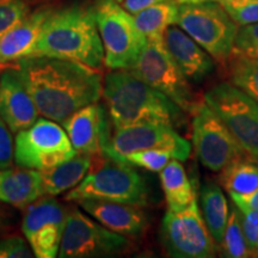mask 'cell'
Returning <instances> with one entry per match:
<instances>
[{
    "label": "cell",
    "instance_id": "obj_1",
    "mask_svg": "<svg viewBox=\"0 0 258 258\" xmlns=\"http://www.w3.org/2000/svg\"><path fill=\"white\" fill-rule=\"evenodd\" d=\"M10 67L17 71L38 114L56 123L102 97L101 74L76 61L36 55Z\"/></svg>",
    "mask_w": 258,
    "mask_h": 258
},
{
    "label": "cell",
    "instance_id": "obj_2",
    "mask_svg": "<svg viewBox=\"0 0 258 258\" xmlns=\"http://www.w3.org/2000/svg\"><path fill=\"white\" fill-rule=\"evenodd\" d=\"M76 61L92 70L104 64V48L97 28L95 8L72 5L51 10L30 56Z\"/></svg>",
    "mask_w": 258,
    "mask_h": 258
},
{
    "label": "cell",
    "instance_id": "obj_3",
    "mask_svg": "<svg viewBox=\"0 0 258 258\" xmlns=\"http://www.w3.org/2000/svg\"><path fill=\"white\" fill-rule=\"evenodd\" d=\"M102 96L115 129L145 123L180 128L185 123V111L175 102L125 70L106 74Z\"/></svg>",
    "mask_w": 258,
    "mask_h": 258
},
{
    "label": "cell",
    "instance_id": "obj_4",
    "mask_svg": "<svg viewBox=\"0 0 258 258\" xmlns=\"http://www.w3.org/2000/svg\"><path fill=\"white\" fill-rule=\"evenodd\" d=\"M105 158L96 165L92 161L86 176L66 194L64 200L73 202L103 200L140 207L146 206L148 190L143 177L129 164Z\"/></svg>",
    "mask_w": 258,
    "mask_h": 258
},
{
    "label": "cell",
    "instance_id": "obj_5",
    "mask_svg": "<svg viewBox=\"0 0 258 258\" xmlns=\"http://www.w3.org/2000/svg\"><path fill=\"white\" fill-rule=\"evenodd\" d=\"M176 24L214 60L231 59L239 25L218 2L180 3Z\"/></svg>",
    "mask_w": 258,
    "mask_h": 258
},
{
    "label": "cell",
    "instance_id": "obj_6",
    "mask_svg": "<svg viewBox=\"0 0 258 258\" xmlns=\"http://www.w3.org/2000/svg\"><path fill=\"white\" fill-rule=\"evenodd\" d=\"M95 17L104 48L105 66L110 70L131 69L147 43L133 15L115 0H99L95 6Z\"/></svg>",
    "mask_w": 258,
    "mask_h": 258
},
{
    "label": "cell",
    "instance_id": "obj_7",
    "mask_svg": "<svg viewBox=\"0 0 258 258\" xmlns=\"http://www.w3.org/2000/svg\"><path fill=\"white\" fill-rule=\"evenodd\" d=\"M125 71L169 97L183 111L191 112L199 102L190 82L167 51L163 37L147 38L146 46L137 62Z\"/></svg>",
    "mask_w": 258,
    "mask_h": 258
},
{
    "label": "cell",
    "instance_id": "obj_8",
    "mask_svg": "<svg viewBox=\"0 0 258 258\" xmlns=\"http://www.w3.org/2000/svg\"><path fill=\"white\" fill-rule=\"evenodd\" d=\"M247 156L258 159V102L234 84L219 83L203 96Z\"/></svg>",
    "mask_w": 258,
    "mask_h": 258
},
{
    "label": "cell",
    "instance_id": "obj_9",
    "mask_svg": "<svg viewBox=\"0 0 258 258\" xmlns=\"http://www.w3.org/2000/svg\"><path fill=\"white\" fill-rule=\"evenodd\" d=\"M74 156L77 152L63 128L46 117L16 135L14 159L21 167L43 171Z\"/></svg>",
    "mask_w": 258,
    "mask_h": 258
},
{
    "label": "cell",
    "instance_id": "obj_10",
    "mask_svg": "<svg viewBox=\"0 0 258 258\" xmlns=\"http://www.w3.org/2000/svg\"><path fill=\"white\" fill-rule=\"evenodd\" d=\"M160 237L171 257L211 258L217 253V243L203 220L198 196L184 211L167 209L161 221Z\"/></svg>",
    "mask_w": 258,
    "mask_h": 258
},
{
    "label": "cell",
    "instance_id": "obj_11",
    "mask_svg": "<svg viewBox=\"0 0 258 258\" xmlns=\"http://www.w3.org/2000/svg\"><path fill=\"white\" fill-rule=\"evenodd\" d=\"M192 146L206 169L220 172L232 161L247 156L231 132L205 101L198 102L191 112Z\"/></svg>",
    "mask_w": 258,
    "mask_h": 258
},
{
    "label": "cell",
    "instance_id": "obj_12",
    "mask_svg": "<svg viewBox=\"0 0 258 258\" xmlns=\"http://www.w3.org/2000/svg\"><path fill=\"white\" fill-rule=\"evenodd\" d=\"M131 246L127 237L115 233L78 208L69 211L61 239V258L108 257L124 252Z\"/></svg>",
    "mask_w": 258,
    "mask_h": 258
},
{
    "label": "cell",
    "instance_id": "obj_13",
    "mask_svg": "<svg viewBox=\"0 0 258 258\" xmlns=\"http://www.w3.org/2000/svg\"><path fill=\"white\" fill-rule=\"evenodd\" d=\"M145 150H163L173 159L185 161L191 153V144L176 128L161 123H145L115 129L103 156L122 161L128 154Z\"/></svg>",
    "mask_w": 258,
    "mask_h": 258
},
{
    "label": "cell",
    "instance_id": "obj_14",
    "mask_svg": "<svg viewBox=\"0 0 258 258\" xmlns=\"http://www.w3.org/2000/svg\"><path fill=\"white\" fill-rule=\"evenodd\" d=\"M24 209L22 231L34 256L56 257L69 211L53 196H42Z\"/></svg>",
    "mask_w": 258,
    "mask_h": 258
},
{
    "label": "cell",
    "instance_id": "obj_15",
    "mask_svg": "<svg viewBox=\"0 0 258 258\" xmlns=\"http://www.w3.org/2000/svg\"><path fill=\"white\" fill-rule=\"evenodd\" d=\"M77 154L101 157L111 137L108 114L98 102L83 106L62 123Z\"/></svg>",
    "mask_w": 258,
    "mask_h": 258
},
{
    "label": "cell",
    "instance_id": "obj_16",
    "mask_svg": "<svg viewBox=\"0 0 258 258\" xmlns=\"http://www.w3.org/2000/svg\"><path fill=\"white\" fill-rule=\"evenodd\" d=\"M0 117L17 134L36 122L38 110L14 67L0 70Z\"/></svg>",
    "mask_w": 258,
    "mask_h": 258
},
{
    "label": "cell",
    "instance_id": "obj_17",
    "mask_svg": "<svg viewBox=\"0 0 258 258\" xmlns=\"http://www.w3.org/2000/svg\"><path fill=\"white\" fill-rule=\"evenodd\" d=\"M163 41L172 60L190 83H202L214 72V59L179 27L167 28Z\"/></svg>",
    "mask_w": 258,
    "mask_h": 258
},
{
    "label": "cell",
    "instance_id": "obj_18",
    "mask_svg": "<svg viewBox=\"0 0 258 258\" xmlns=\"http://www.w3.org/2000/svg\"><path fill=\"white\" fill-rule=\"evenodd\" d=\"M78 203L99 224L123 237H141L147 230V217L140 206L103 200H82Z\"/></svg>",
    "mask_w": 258,
    "mask_h": 258
},
{
    "label": "cell",
    "instance_id": "obj_19",
    "mask_svg": "<svg viewBox=\"0 0 258 258\" xmlns=\"http://www.w3.org/2000/svg\"><path fill=\"white\" fill-rule=\"evenodd\" d=\"M51 9H41L28 15L23 21L0 37V70L12 66L18 60L30 56Z\"/></svg>",
    "mask_w": 258,
    "mask_h": 258
},
{
    "label": "cell",
    "instance_id": "obj_20",
    "mask_svg": "<svg viewBox=\"0 0 258 258\" xmlns=\"http://www.w3.org/2000/svg\"><path fill=\"white\" fill-rule=\"evenodd\" d=\"M40 171L17 167L0 169V201L17 208H25L42 198Z\"/></svg>",
    "mask_w": 258,
    "mask_h": 258
},
{
    "label": "cell",
    "instance_id": "obj_21",
    "mask_svg": "<svg viewBox=\"0 0 258 258\" xmlns=\"http://www.w3.org/2000/svg\"><path fill=\"white\" fill-rule=\"evenodd\" d=\"M92 158L77 154L59 165L40 171L43 195L57 196L78 185L91 167Z\"/></svg>",
    "mask_w": 258,
    "mask_h": 258
},
{
    "label": "cell",
    "instance_id": "obj_22",
    "mask_svg": "<svg viewBox=\"0 0 258 258\" xmlns=\"http://www.w3.org/2000/svg\"><path fill=\"white\" fill-rule=\"evenodd\" d=\"M160 182L169 211H184L194 198L198 196L196 185L189 179L185 169L178 159H171L160 171Z\"/></svg>",
    "mask_w": 258,
    "mask_h": 258
},
{
    "label": "cell",
    "instance_id": "obj_23",
    "mask_svg": "<svg viewBox=\"0 0 258 258\" xmlns=\"http://www.w3.org/2000/svg\"><path fill=\"white\" fill-rule=\"evenodd\" d=\"M203 220L217 245H220L230 215V205L224 191L214 182L203 183L200 189Z\"/></svg>",
    "mask_w": 258,
    "mask_h": 258
},
{
    "label": "cell",
    "instance_id": "obj_24",
    "mask_svg": "<svg viewBox=\"0 0 258 258\" xmlns=\"http://www.w3.org/2000/svg\"><path fill=\"white\" fill-rule=\"evenodd\" d=\"M220 183L228 194L247 195L258 189V159L238 158L220 171Z\"/></svg>",
    "mask_w": 258,
    "mask_h": 258
},
{
    "label": "cell",
    "instance_id": "obj_25",
    "mask_svg": "<svg viewBox=\"0 0 258 258\" xmlns=\"http://www.w3.org/2000/svg\"><path fill=\"white\" fill-rule=\"evenodd\" d=\"M178 5L176 2H164L148 6L133 15L135 24L147 38L163 37L166 29L176 24Z\"/></svg>",
    "mask_w": 258,
    "mask_h": 258
},
{
    "label": "cell",
    "instance_id": "obj_26",
    "mask_svg": "<svg viewBox=\"0 0 258 258\" xmlns=\"http://www.w3.org/2000/svg\"><path fill=\"white\" fill-rule=\"evenodd\" d=\"M219 246L221 247L225 257L245 258L251 256V253H252L249 245H247L243 226H241L240 209L234 203L230 207V215H228L224 238H222Z\"/></svg>",
    "mask_w": 258,
    "mask_h": 258
},
{
    "label": "cell",
    "instance_id": "obj_27",
    "mask_svg": "<svg viewBox=\"0 0 258 258\" xmlns=\"http://www.w3.org/2000/svg\"><path fill=\"white\" fill-rule=\"evenodd\" d=\"M232 84L258 102V57H231Z\"/></svg>",
    "mask_w": 258,
    "mask_h": 258
},
{
    "label": "cell",
    "instance_id": "obj_28",
    "mask_svg": "<svg viewBox=\"0 0 258 258\" xmlns=\"http://www.w3.org/2000/svg\"><path fill=\"white\" fill-rule=\"evenodd\" d=\"M171 159H173V157L166 151L145 150L128 154L122 159L121 163L129 164L132 166L143 167V169L152 171V172H160Z\"/></svg>",
    "mask_w": 258,
    "mask_h": 258
},
{
    "label": "cell",
    "instance_id": "obj_29",
    "mask_svg": "<svg viewBox=\"0 0 258 258\" xmlns=\"http://www.w3.org/2000/svg\"><path fill=\"white\" fill-rule=\"evenodd\" d=\"M214 2H218L239 27L258 22V0H214Z\"/></svg>",
    "mask_w": 258,
    "mask_h": 258
},
{
    "label": "cell",
    "instance_id": "obj_30",
    "mask_svg": "<svg viewBox=\"0 0 258 258\" xmlns=\"http://www.w3.org/2000/svg\"><path fill=\"white\" fill-rule=\"evenodd\" d=\"M233 56L258 57V22L238 29L231 57Z\"/></svg>",
    "mask_w": 258,
    "mask_h": 258
},
{
    "label": "cell",
    "instance_id": "obj_31",
    "mask_svg": "<svg viewBox=\"0 0 258 258\" xmlns=\"http://www.w3.org/2000/svg\"><path fill=\"white\" fill-rule=\"evenodd\" d=\"M29 15L24 0H0V37Z\"/></svg>",
    "mask_w": 258,
    "mask_h": 258
},
{
    "label": "cell",
    "instance_id": "obj_32",
    "mask_svg": "<svg viewBox=\"0 0 258 258\" xmlns=\"http://www.w3.org/2000/svg\"><path fill=\"white\" fill-rule=\"evenodd\" d=\"M30 245L21 237H9L0 240V258H32Z\"/></svg>",
    "mask_w": 258,
    "mask_h": 258
},
{
    "label": "cell",
    "instance_id": "obj_33",
    "mask_svg": "<svg viewBox=\"0 0 258 258\" xmlns=\"http://www.w3.org/2000/svg\"><path fill=\"white\" fill-rule=\"evenodd\" d=\"M241 226L251 252L258 253V211H240Z\"/></svg>",
    "mask_w": 258,
    "mask_h": 258
},
{
    "label": "cell",
    "instance_id": "obj_34",
    "mask_svg": "<svg viewBox=\"0 0 258 258\" xmlns=\"http://www.w3.org/2000/svg\"><path fill=\"white\" fill-rule=\"evenodd\" d=\"M14 160V141L9 127L0 117V169L10 167Z\"/></svg>",
    "mask_w": 258,
    "mask_h": 258
},
{
    "label": "cell",
    "instance_id": "obj_35",
    "mask_svg": "<svg viewBox=\"0 0 258 258\" xmlns=\"http://www.w3.org/2000/svg\"><path fill=\"white\" fill-rule=\"evenodd\" d=\"M232 201L240 211L244 209H252L258 211V189L247 195H238V194H230Z\"/></svg>",
    "mask_w": 258,
    "mask_h": 258
},
{
    "label": "cell",
    "instance_id": "obj_36",
    "mask_svg": "<svg viewBox=\"0 0 258 258\" xmlns=\"http://www.w3.org/2000/svg\"><path fill=\"white\" fill-rule=\"evenodd\" d=\"M0 226H2V213H0Z\"/></svg>",
    "mask_w": 258,
    "mask_h": 258
}]
</instances>
